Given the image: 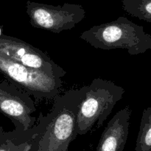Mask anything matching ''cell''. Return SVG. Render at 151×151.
Here are the masks:
<instances>
[{
    "mask_svg": "<svg viewBox=\"0 0 151 151\" xmlns=\"http://www.w3.org/2000/svg\"><path fill=\"white\" fill-rule=\"evenodd\" d=\"M87 86L71 89L54 98L47 115L39 114L31 151H68L77 136V117Z\"/></svg>",
    "mask_w": 151,
    "mask_h": 151,
    "instance_id": "obj_1",
    "label": "cell"
},
{
    "mask_svg": "<svg viewBox=\"0 0 151 151\" xmlns=\"http://www.w3.org/2000/svg\"><path fill=\"white\" fill-rule=\"evenodd\" d=\"M80 38L94 48L111 50H126L131 55L143 54L151 50V35L142 26L124 16L96 25L84 31Z\"/></svg>",
    "mask_w": 151,
    "mask_h": 151,
    "instance_id": "obj_2",
    "label": "cell"
},
{
    "mask_svg": "<svg viewBox=\"0 0 151 151\" xmlns=\"http://www.w3.org/2000/svg\"><path fill=\"white\" fill-rule=\"evenodd\" d=\"M125 91L122 86L102 78H95L87 86L86 95L77 117V133L84 135L95 125L99 128L107 119L115 105L122 100Z\"/></svg>",
    "mask_w": 151,
    "mask_h": 151,
    "instance_id": "obj_3",
    "label": "cell"
},
{
    "mask_svg": "<svg viewBox=\"0 0 151 151\" xmlns=\"http://www.w3.org/2000/svg\"><path fill=\"white\" fill-rule=\"evenodd\" d=\"M0 72L36 100H52L60 93L61 78L24 66L0 52Z\"/></svg>",
    "mask_w": 151,
    "mask_h": 151,
    "instance_id": "obj_4",
    "label": "cell"
},
{
    "mask_svg": "<svg viewBox=\"0 0 151 151\" xmlns=\"http://www.w3.org/2000/svg\"><path fill=\"white\" fill-rule=\"evenodd\" d=\"M26 11L33 27L54 33L73 29L86 16L82 5L70 3L55 6L27 1Z\"/></svg>",
    "mask_w": 151,
    "mask_h": 151,
    "instance_id": "obj_5",
    "label": "cell"
},
{
    "mask_svg": "<svg viewBox=\"0 0 151 151\" xmlns=\"http://www.w3.org/2000/svg\"><path fill=\"white\" fill-rule=\"evenodd\" d=\"M28 94L10 81L0 82V113L8 117L18 131H27L37 123L35 102Z\"/></svg>",
    "mask_w": 151,
    "mask_h": 151,
    "instance_id": "obj_6",
    "label": "cell"
},
{
    "mask_svg": "<svg viewBox=\"0 0 151 151\" xmlns=\"http://www.w3.org/2000/svg\"><path fill=\"white\" fill-rule=\"evenodd\" d=\"M0 52L10 58L50 76L61 78L66 72L50 56L39 49L14 37L1 34L0 36Z\"/></svg>",
    "mask_w": 151,
    "mask_h": 151,
    "instance_id": "obj_7",
    "label": "cell"
},
{
    "mask_svg": "<svg viewBox=\"0 0 151 151\" xmlns=\"http://www.w3.org/2000/svg\"><path fill=\"white\" fill-rule=\"evenodd\" d=\"M131 110L129 106L117 112L108 123L96 151H123L129 134Z\"/></svg>",
    "mask_w": 151,
    "mask_h": 151,
    "instance_id": "obj_8",
    "label": "cell"
},
{
    "mask_svg": "<svg viewBox=\"0 0 151 151\" xmlns=\"http://www.w3.org/2000/svg\"><path fill=\"white\" fill-rule=\"evenodd\" d=\"M37 131V123L27 131L7 132L0 127V151H31Z\"/></svg>",
    "mask_w": 151,
    "mask_h": 151,
    "instance_id": "obj_9",
    "label": "cell"
},
{
    "mask_svg": "<svg viewBox=\"0 0 151 151\" xmlns=\"http://www.w3.org/2000/svg\"><path fill=\"white\" fill-rule=\"evenodd\" d=\"M135 151H151V107L143 111Z\"/></svg>",
    "mask_w": 151,
    "mask_h": 151,
    "instance_id": "obj_10",
    "label": "cell"
},
{
    "mask_svg": "<svg viewBox=\"0 0 151 151\" xmlns=\"http://www.w3.org/2000/svg\"><path fill=\"white\" fill-rule=\"evenodd\" d=\"M122 3L127 13L151 24V0H123Z\"/></svg>",
    "mask_w": 151,
    "mask_h": 151,
    "instance_id": "obj_11",
    "label": "cell"
},
{
    "mask_svg": "<svg viewBox=\"0 0 151 151\" xmlns=\"http://www.w3.org/2000/svg\"><path fill=\"white\" fill-rule=\"evenodd\" d=\"M1 34H2L1 33V27H0V36L1 35Z\"/></svg>",
    "mask_w": 151,
    "mask_h": 151,
    "instance_id": "obj_12",
    "label": "cell"
},
{
    "mask_svg": "<svg viewBox=\"0 0 151 151\" xmlns=\"http://www.w3.org/2000/svg\"><path fill=\"white\" fill-rule=\"evenodd\" d=\"M83 151H86V150H83Z\"/></svg>",
    "mask_w": 151,
    "mask_h": 151,
    "instance_id": "obj_13",
    "label": "cell"
}]
</instances>
